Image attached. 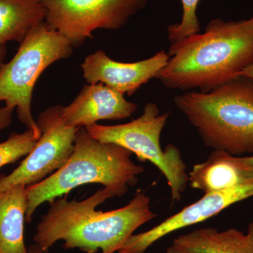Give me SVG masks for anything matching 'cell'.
Returning a JSON list of instances; mask_svg holds the SVG:
<instances>
[{"label": "cell", "instance_id": "obj_1", "mask_svg": "<svg viewBox=\"0 0 253 253\" xmlns=\"http://www.w3.org/2000/svg\"><path fill=\"white\" fill-rule=\"evenodd\" d=\"M114 197L113 191L104 187L81 201L55 199L37 226L35 244L44 253L59 241H63L66 250L117 253L136 229L157 215L150 207V198L140 190L125 207L109 212L96 211L98 206Z\"/></svg>", "mask_w": 253, "mask_h": 253}, {"label": "cell", "instance_id": "obj_2", "mask_svg": "<svg viewBox=\"0 0 253 253\" xmlns=\"http://www.w3.org/2000/svg\"><path fill=\"white\" fill-rule=\"evenodd\" d=\"M169 61L156 78L172 89L208 92L239 77L253 62V15L210 21L204 33L171 44Z\"/></svg>", "mask_w": 253, "mask_h": 253}, {"label": "cell", "instance_id": "obj_3", "mask_svg": "<svg viewBox=\"0 0 253 253\" xmlns=\"http://www.w3.org/2000/svg\"><path fill=\"white\" fill-rule=\"evenodd\" d=\"M132 154L120 145L96 140L85 127L80 128L66 164L41 182L27 186L26 221L31 222L42 204H51L84 184H101L111 190L115 197H122L130 186L137 184L138 176L144 172V167L133 162Z\"/></svg>", "mask_w": 253, "mask_h": 253}, {"label": "cell", "instance_id": "obj_4", "mask_svg": "<svg viewBox=\"0 0 253 253\" xmlns=\"http://www.w3.org/2000/svg\"><path fill=\"white\" fill-rule=\"evenodd\" d=\"M174 102L207 147L253 154V80L239 76L208 92L177 95Z\"/></svg>", "mask_w": 253, "mask_h": 253}, {"label": "cell", "instance_id": "obj_5", "mask_svg": "<svg viewBox=\"0 0 253 253\" xmlns=\"http://www.w3.org/2000/svg\"><path fill=\"white\" fill-rule=\"evenodd\" d=\"M73 52L72 44L44 22L28 34L13 59L0 68V101L16 109L21 123L40 137L41 131L31 111L35 85L44 70Z\"/></svg>", "mask_w": 253, "mask_h": 253}, {"label": "cell", "instance_id": "obj_6", "mask_svg": "<svg viewBox=\"0 0 253 253\" xmlns=\"http://www.w3.org/2000/svg\"><path fill=\"white\" fill-rule=\"evenodd\" d=\"M169 117V113L161 114L158 105L150 102L145 105L142 115L130 123L111 126L95 123L85 128L96 140L120 145L136 154L139 161H149L156 166L167 179L172 203L175 204L185 192L189 174L176 146L161 148V133Z\"/></svg>", "mask_w": 253, "mask_h": 253}, {"label": "cell", "instance_id": "obj_7", "mask_svg": "<svg viewBox=\"0 0 253 253\" xmlns=\"http://www.w3.org/2000/svg\"><path fill=\"white\" fill-rule=\"evenodd\" d=\"M45 22L74 46L92 38L95 30H118L144 9L148 0H40Z\"/></svg>", "mask_w": 253, "mask_h": 253}, {"label": "cell", "instance_id": "obj_8", "mask_svg": "<svg viewBox=\"0 0 253 253\" xmlns=\"http://www.w3.org/2000/svg\"><path fill=\"white\" fill-rule=\"evenodd\" d=\"M62 106H54L40 113L36 122L41 136L19 166L9 175L0 178V193L16 185L38 184L68 161L80 128L65 125Z\"/></svg>", "mask_w": 253, "mask_h": 253}, {"label": "cell", "instance_id": "obj_9", "mask_svg": "<svg viewBox=\"0 0 253 253\" xmlns=\"http://www.w3.org/2000/svg\"><path fill=\"white\" fill-rule=\"evenodd\" d=\"M253 196V180L221 192L205 194L199 201L152 229L129 236L118 248L117 253H146L155 243L169 234L207 220L229 206Z\"/></svg>", "mask_w": 253, "mask_h": 253}, {"label": "cell", "instance_id": "obj_10", "mask_svg": "<svg viewBox=\"0 0 253 253\" xmlns=\"http://www.w3.org/2000/svg\"><path fill=\"white\" fill-rule=\"evenodd\" d=\"M164 50L152 57L134 63H122L109 57L102 50L88 55L81 64L88 84L103 83L122 94L131 96L143 84L149 83L169 61Z\"/></svg>", "mask_w": 253, "mask_h": 253}, {"label": "cell", "instance_id": "obj_11", "mask_svg": "<svg viewBox=\"0 0 253 253\" xmlns=\"http://www.w3.org/2000/svg\"><path fill=\"white\" fill-rule=\"evenodd\" d=\"M137 105L126 101L124 94L103 83L85 84L73 102L62 107L65 125L81 128L97 121H121L131 117Z\"/></svg>", "mask_w": 253, "mask_h": 253}, {"label": "cell", "instance_id": "obj_12", "mask_svg": "<svg viewBox=\"0 0 253 253\" xmlns=\"http://www.w3.org/2000/svg\"><path fill=\"white\" fill-rule=\"evenodd\" d=\"M253 180V171L241 157L217 150L205 162L195 165L189 174L191 187L205 194L221 192Z\"/></svg>", "mask_w": 253, "mask_h": 253}, {"label": "cell", "instance_id": "obj_13", "mask_svg": "<svg viewBox=\"0 0 253 253\" xmlns=\"http://www.w3.org/2000/svg\"><path fill=\"white\" fill-rule=\"evenodd\" d=\"M166 253H253V222L246 234L236 229H196L173 240Z\"/></svg>", "mask_w": 253, "mask_h": 253}, {"label": "cell", "instance_id": "obj_14", "mask_svg": "<svg viewBox=\"0 0 253 253\" xmlns=\"http://www.w3.org/2000/svg\"><path fill=\"white\" fill-rule=\"evenodd\" d=\"M27 186L16 185L0 193V249L28 253L24 241Z\"/></svg>", "mask_w": 253, "mask_h": 253}, {"label": "cell", "instance_id": "obj_15", "mask_svg": "<svg viewBox=\"0 0 253 253\" xmlns=\"http://www.w3.org/2000/svg\"><path fill=\"white\" fill-rule=\"evenodd\" d=\"M46 9L40 0H0V44H21L30 33L45 22Z\"/></svg>", "mask_w": 253, "mask_h": 253}, {"label": "cell", "instance_id": "obj_16", "mask_svg": "<svg viewBox=\"0 0 253 253\" xmlns=\"http://www.w3.org/2000/svg\"><path fill=\"white\" fill-rule=\"evenodd\" d=\"M40 138L29 129L23 133L10 134L6 141L0 144V168L27 156Z\"/></svg>", "mask_w": 253, "mask_h": 253}, {"label": "cell", "instance_id": "obj_17", "mask_svg": "<svg viewBox=\"0 0 253 253\" xmlns=\"http://www.w3.org/2000/svg\"><path fill=\"white\" fill-rule=\"evenodd\" d=\"M183 8L180 23L170 25L168 28V39L171 44L178 42L199 33L201 26L197 11L200 0H181Z\"/></svg>", "mask_w": 253, "mask_h": 253}, {"label": "cell", "instance_id": "obj_18", "mask_svg": "<svg viewBox=\"0 0 253 253\" xmlns=\"http://www.w3.org/2000/svg\"><path fill=\"white\" fill-rule=\"evenodd\" d=\"M14 110L6 106L0 108V131L6 129L11 125Z\"/></svg>", "mask_w": 253, "mask_h": 253}, {"label": "cell", "instance_id": "obj_19", "mask_svg": "<svg viewBox=\"0 0 253 253\" xmlns=\"http://www.w3.org/2000/svg\"><path fill=\"white\" fill-rule=\"evenodd\" d=\"M240 76H244V77L249 78L253 81V62L251 63L247 68H245L240 74Z\"/></svg>", "mask_w": 253, "mask_h": 253}, {"label": "cell", "instance_id": "obj_20", "mask_svg": "<svg viewBox=\"0 0 253 253\" xmlns=\"http://www.w3.org/2000/svg\"><path fill=\"white\" fill-rule=\"evenodd\" d=\"M241 159L246 167L253 171V156L241 157Z\"/></svg>", "mask_w": 253, "mask_h": 253}, {"label": "cell", "instance_id": "obj_21", "mask_svg": "<svg viewBox=\"0 0 253 253\" xmlns=\"http://www.w3.org/2000/svg\"><path fill=\"white\" fill-rule=\"evenodd\" d=\"M6 45H3V44H0V68L1 67L3 64H4L5 58H6Z\"/></svg>", "mask_w": 253, "mask_h": 253}, {"label": "cell", "instance_id": "obj_22", "mask_svg": "<svg viewBox=\"0 0 253 253\" xmlns=\"http://www.w3.org/2000/svg\"><path fill=\"white\" fill-rule=\"evenodd\" d=\"M0 253H6L0 249ZM28 253H44L42 251L36 244L33 245L32 247L28 249Z\"/></svg>", "mask_w": 253, "mask_h": 253}]
</instances>
